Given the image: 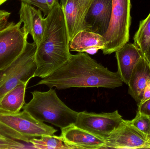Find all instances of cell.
<instances>
[{
  "label": "cell",
  "mask_w": 150,
  "mask_h": 149,
  "mask_svg": "<svg viewBox=\"0 0 150 149\" xmlns=\"http://www.w3.org/2000/svg\"><path fill=\"white\" fill-rule=\"evenodd\" d=\"M118 72L109 71L97 63L88 53L72 54L59 69L38 82L59 90L71 87H105L114 89L123 85Z\"/></svg>",
  "instance_id": "obj_1"
},
{
  "label": "cell",
  "mask_w": 150,
  "mask_h": 149,
  "mask_svg": "<svg viewBox=\"0 0 150 149\" xmlns=\"http://www.w3.org/2000/svg\"><path fill=\"white\" fill-rule=\"evenodd\" d=\"M45 31L35 54L34 77L44 78L65 64L71 57L69 41L63 9L56 3L45 18Z\"/></svg>",
  "instance_id": "obj_2"
},
{
  "label": "cell",
  "mask_w": 150,
  "mask_h": 149,
  "mask_svg": "<svg viewBox=\"0 0 150 149\" xmlns=\"http://www.w3.org/2000/svg\"><path fill=\"white\" fill-rule=\"evenodd\" d=\"M33 98L25 103L23 110L36 120L51 123L61 129L75 124L78 113L68 107L51 87L46 92H32Z\"/></svg>",
  "instance_id": "obj_3"
},
{
  "label": "cell",
  "mask_w": 150,
  "mask_h": 149,
  "mask_svg": "<svg viewBox=\"0 0 150 149\" xmlns=\"http://www.w3.org/2000/svg\"><path fill=\"white\" fill-rule=\"evenodd\" d=\"M56 132L24 110L12 114H0V135L15 141L30 143L32 139Z\"/></svg>",
  "instance_id": "obj_4"
},
{
  "label": "cell",
  "mask_w": 150,
  "mask_h": 149,
  "mask_svg": "<svg viewBox=\"0 0 150 149\" xmlns=\"http://www.w3.org/2000/svg\"><path fill=\"white\" fill-rule=\"evenodd\" d=\"M37 45L26 42L23 52L10 65L0 70V101L16 86L28 83L34 77L37 70L35 54Z\"/></svg>",
  "instance_id": "obj_5"
},
{
  "label": "cell",
  "mask_w": 150,
  "mask_h": 149,
  "mask_svg": "<svg viewBox=\"0 0 150 149\" xmlns=\"http://www.w3.org/2000/svg\"><path fill=\"white\" fill-rule=\"evenodd\" d=\"M131 7V0H112L110 24L103 36L106 40L104 55L115 52L129 42Z\"/></svg>",
  "instance_id": "obj_6"
},
{
  "label": "cell",
  "mask_w": 150,
  "mask_h": 149,
  "mask_svg": "<svg viewBox=\"0 0 150 149\" xmlns=\"http://www.w3.org/2000/svg\"><path fill=\"white\" fill-rule=\"evenodd\" d=\"M22 23H8L0 31V70L13 63L21 54L27 42L28 34L21 28Z\"/></svg>",
  "instance_id": "obj_7"
},
{
  "label": "cell",
  "mask_w": 150,
  "mask_h": 149,
  "mask_svg": "<svg viewBox=\"0 0 150 149\" xmlns=\"http://www.w3.org/2000/svg\"><path fill=\"white\" fill-rule=\"evenodd\" d=\"M118 110L112 113H78L75 125L97 136L106 140L123 121Z\"/></svg>",
  "instance_id": "obj_8"
},
{
  "label": "cell",
  "mask_w": 150,
  "mask_h": 149,
  "mask_svg": "<svg viewBox=\"0 0 150 149\" xmlns=\"http://www.w3.org/2000/svg\"><path fill=\"white\" fill-rule=\"evenodd\" d=\"M103 149H150V139L130 120H123L105 140Z\"/></svg>",
  "instance_id": "obj_9"
},
{
  "label": "cell",
  "mask_w": 150,
  "mask_h": 149,
  "mask_svg": "<svg viewBox=\"0 0 150 149\" xmlns=\"http://www.w3.org/2000/svg\"><path fill=\"white\" fill-rule=\"evenodd\" d=\"M112 0H92L85 18L86 31L103 36L109 27Z\"/></svg>",
  "instance_id": "obj_10"
},
{
  "label": "cell",
  "mask_w": 150,
  "mask_h": 149,
  "mask_svg": "<svg viewBox=\"0 0 150 149\" xmlns=\"http://www.w3.org/2000/svg\"><path fill=\"white\" fill-rule=\"evenodd\" d=\"M92 0H67L62 7L70 42L79 31L86 30L85 18Z\"/></svg>",
  "instance_id": "obj_11"
},
{
  "label": "cell",
  "mask_w": 150,
  "mask_h": 149,
  "mask_svg": "<svg viewBox=\"0 0 150 149\" xmlns=\"http://www.w3.org/2000/svg\"><path fill=\"white\" fill-rule=\"evenodd\" d=\"M61 130L60 136L62 141L71 149H103L105 145V140L74 124L62 129Z\"/></svg>",
  "instance_id": "obj_12"
},
{
  "label": "cell",
  "mask_w": 150,
  "mask_h": 149,
  "mask_svg": "<svg viewBox=\"0 0 150 149\" xmlns=\"http://www.w3.org/2000/svg\"><path fill=\"white\" fill-rule=\"evenodd\" d=\"M19 14V21L23 23V29L26 34L32 36L38 46L42 39L45 25V18L41 10L30 4L21 2Z\"/></svg>",
  "instance_id": "obj_13"
},
{
  "label": "cell",
  "mask_w": 150,
  "mask_h": 149,
  "mask_svg": "<svg viewBox=\"0 0 150 149\" xmlns=\"http://www.w3.org/2000/svg\"><path fill=\"white\" fill-rule=\"evenodd\" d=\"M142 57V52L134 43H127L115 52L117 72L123 83L128 85L134 68Z\"/></svg>",
  "instance_id": "obj_14"
},
{
  "label": "cell",
  "mask_w": 150,
  "mask_h": 149,
  "mask_svg": "<svg viewBox=\"0 0 150 149\" xmlns=\"http://www.w3.org/2000/svg\"><path fill=\"white\" fill-rule=\"evenodd\" d=\"M106 40L100 34L83 30L77 33L69 42L70 51L94 54L98 50L105 49Z\"/></svg>",
  "instance_id": "obj_15"
},
{
  "label": "cell",
  "mask_w": 150,
  "mask_h": 149,
  "mask_svg": "<svg viewBox=\"0 0 150 149\" xmlns=\"http://www.w3.org/2000/svg\"><path fill=\"white\" fill-rule=\"evenodd\" d=\"M150 78V65L143 57L134 68L128 83V93L139 103L143 96L144 88Z\"/></svg>",
  "instance_id": "obj_16"
},
{
  "label": "cell",
  "mask_w": 150,
  "mask_h": 149,
  "mask_svg": "<svg viewBox=\"0 0 150 149\" xmlns=\"http://www.w3.org/2000/svg\"><path fill=\"white\" fill-rule=\"evenodd\" d=\"M27 84H19L3 97L0 101V114H12L20 112L25 104V98Z\"/></svg>",
  "instance_id": "obj_17"
},
{
  "label": "cell",
  "mask_w": 150,
  "mask_h": 149,
  "mask_svg": "<svg viewBox=\"0 0 150 149\" xmlns=\"http://www.w3.org/2000/svg\"><path fill=\"white\" fill-rule=\"evenodd\" d=\"M150 43V12L141 21L139 29L134 36V44L139 49L143 57Z\"/></svg>",
  "instance_id": "obj_18"
},
{
  "label": "cell",
  "mask_w": 150,
  "mask_h": 149,
  "mask_svg": "<svg viewBox=\"0 0 150 149\" xmlns=\"http://www.w3.org/2000/svg\"><path fill=\"white\" fill-rule=\"evenodd\" d=\"M30 143L35 149H71L62 141L61 136L54 135H46L40 137L34 138Z\"/></svg>",
  "instance_id": "obj_19"
},
{
  "label": "cell",
  "mask_w": 150,
  "mask_h": 149,
  "mask_svg": "<svg viewBox=\"0 0 150 149\" xmlns=\"http://www.w3.org/2000/svg\"><path fill=\"white\" fill-rule=\"evenodd\" d=\"M131 123L137 129L144 133L150 138V116L137 112L136 116Z\"/></svg>",
  "instance_id": "obj_20"
},
{
  "label": "cell",
  "mask_w": 150,
  "mask_h": 149,
  "mask_svg": "<svg viewBox=\"0 0 150 149\" xmlns=\"http://www.w3.org/2000/svg\"><path fill=\"white\" fill-rule=\"evenodd\" d=\"M29 148L25 144L0 135V149Z\"/></svg>",
  "instance_id": "obj_21"
},
{
  "label": "cell",
  "mask_w": 150,
  "mask_h": 149,
  "mask_svg": "<svg viewBox=\"0 0 150 149\" xmlns=\"http://www.w3.org/2000/svg\"><path fill=\"white\" fill-rule=\"evenodd\" d=\"M21 2L25 3L31 5H34L39 8L44 13L45 16H47L51 11L47 3V0H19Z\"/></svg>",
  "instance_id": "obj_22"
},
{
  "label": "cell",
  "mask_w": 150,
  "mask_h": 149,
  "mask_svg": "<svg viewBox=\"0 0 150 149\" xmlns=\"http://www.w3.org/2000/svg\"><path fill=\"white\" fill-rule=\"evenodd\" d=\"M150 116V99L138 105L137 112Z\"/></svg>",
  "instance_id": "obj_23"
},
{
  "label": "cell",
  "mask_w": 150,
  "mask_h": 149,
  "mask_svg": "<svg viewBox=\"0 0 150 149\" xmlns=\"http://www.w3.org/2000/svg\"><path fill=\"white\" fill-rule=\"evenodd\" d=\"M11 13L5 10H0V31L5 28L8 24V18Z\"/></svg>",
  "instance_id": "obj_24"
},
{
  "label": "cell",
  "mask_w": 150,
  "mask_h": 149,
  "mask_svg": "<svg viewBox=\"0 0 150 149\" xmlns=\"http://www.w3.org/2000/svg\"><path fill=\"white\" fill-rule=\"evenodd\" d=\"M149 99H150V78L147 82V85L144 88L142 99L141 101L138 103V105L142 104Z\"/></svg>",
  "instance_id": "obj_25"
},
{
  "label": "cell",
  "mask_w": 150,
  "mask_h": 149,
  "mask_svg": "<svg viewBox=\"0 0 150 149\" xmlns=\"http://www.w3.org/2000/svg\"><path fill=\"white\" fill-rule=\"evenodd\" d=\"M143 57L150 64V43L148 45V48Z\"/></svg>",
  "instance_id": "obj_26"
},
{
  "label": "cell",
  "mask_w": 150,
  "mask_h": 149,
  "mask_svg": "<svg viewBox=\"0 0 150 149\" xmlns=\"http://www.w3.org/2000/svg\"><path fill=\"white\" fill-rule=\"evenodd\" d=\"M58 2H59V0H47V5L51 10L53 8L56 3Z\"/></svg>",
  "instance_id": "obj_27"
},
{
  "label": "cell",
  "mask_w": 150,
  "mask_h": 149,
  "mask_svg": "<svg viewBox=\"0 0 150 149\" xmlns=\"http://www.w3.org/2000/svg\"><path fill=\"white\" fill-rule=\"evenodd\" d=\"M67 1V0H60V4L62 7H63L65 6Z\"/></svg>",
  "instance_id": "obj_28"
},
{
  "label": "cell",
  "mask_w": 150,
  "mask_h": 149,
  "mask_svg": "<svg viewBox=\"0 0 150 149\" xmlns=\"http://www.w3.org/2000/svg\"><path fill=\"white\" fill-rule=\"evenodd\" d=\"M7 1H8V0H0V5H1L2 4H3L5 2Z\"/></svg>",
  "instance_id": "obj_29"
},
{
  "label": "cell",
  "mask_w": 150,
  "mask_h": 149,
  "mask_svg": "<svg viewBox=\"0 0 150 149\" xmlns=\"http://www.w3.org/2000/svg\"></svg>",
  "instance_id": "obj_30"
},
{
  "label": "cell",
  "mask_w": 150,
  "mask_h": 149,
  "mask_svg": "<svg viewBox=\"0 0 150 149\" xmlns=\"http://www.w3.org/2000/svg\"></svg>",
  "instance_id": "obj_31"
}]
</instances>
